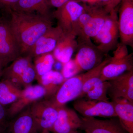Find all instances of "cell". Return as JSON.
Masks as SVG:
<instances>
[{"label":"cell","mask_w":133,"mask_h":133,"mask_svg":"<svg viewBox=\"0 0 133 133\" xmlns=\"http://www.w3.org/2000/svg\"><path fill=\"white\" fill-rule=\"evenodd\" d=\"M63 32L58 26H52L38 38L25 55L33 58L42 54L52 52Z\"/></svg>","instance_id":"15"},{"label":"cell","mask_w":133,"mask_h":133,"mask_svg":"<svg viewBox=\"0 0 133 133\" xmlns=\"http://www.w3.org/2000/svg\"><path fill=\"white\" fill-rule=\"evenodd\" d=\"M37 77L35 66L31 64L27 68L18 79L16 86L18 88L23 86L24 87L31 85V84Z\"/></svg>","instance_id":"26"},{"label":"cell","mask_w":133,"mask_h":133,"mask_svg":"<svg viewBox=\"0 0 133 133\" xmlns=\"http://www.w3.org/2000/svg\"><path fill=\"white\" fill-rule=\"evenodd\" d=\"M32 59L28 55L20 56L14 60L10 65L3 69L2 77L3 79L9 80L16 86L21 76L26 68L32 63Z\"/></svg>","instance_id":"22"},{"label":"cell","mask_w":133,"mask_h":133,"mask_svg":"<svg viewBox=\"0 0 133 133\" xmlns=\"http://www.w3.org/2000/svg\"><path fill=\"white\" fill-rule=\"evenodd\" d=\"M93 14L91 19L78 36H82L91 39L97 35L104 25L109 13L103 7L93 6Z\"/></svg>","instance_id":"19"},{"label":"cell","mask_w":133,"mask_h":133,"mask_svg":"<svg viewBox=\"0 0 133 133\" xmlns=\"http://www.w3.org/2000/svg\"><path fill=\"white\" fill-rule=\"evenodd\" d=\"M122 0H109V2L104 8L105 10L109 13L112 10L116 9L118 5L121 3Z\"/></svg>","instance_id":"31"},{"label":"cell","mask_w":133,"mask_h":133,"mask_svg":"<svg viewBox=\"0 0 133 133\" xmlns=\"http://www.w3.org/2000/svg\"><path fill=\"white\" fill-rule=\"evenodd\" d=\"M119 38L118 16L115 9L109 12L102 28L92 38L97 48L105 55L115 49L119 44Z\"/></svg>","instance_id":"5"},{"label":"cell","mask_w":133,"mask_h":133,"mask_svg":"<svg viewBox=\"0 0 133 133\" xmlns=\"http://www.w3.org/2000/svg\"><path fill=\"white\" fill-rule=\"evenodd\" d=\"M10 28L21 55H25L36 42L52 27V17L9 10Z\"/></svg>","instance_id":"1"},{"label":"cell","mask_w":133,"mask_h":133,"mask_svg":"<svg viewBox=\"0 0 133 133\" xmlns=\"http://www.w3.org/2000/svg\"><path fill=\"white\" fill-rule=\"evenodd\" d=\"M74 109L83 117H117L111 102L79 98L73 104Z\"/></svg>","instance_id":"8"},{"label":"cell","mask_w":133,"mask_h":133,"mask_svg":"<svg viewBox=\"0 0 133 133\" xmlns=\"http://www.w3.org/2000/svg\"><path fill=\"white\" fill-rule=\"evenodd\" d=\"M50 7L47 0H19L9 10L16 12L35 13L43 16L52 17L50 12Z\"/></svg>","instance_id":"20"},{"label":"cell","mask_w":133,"mask_h":133,"mask_svg":"<svg viewBox=\"0 0 133 133\" xmlns=\"http://www.w3.org/2000/svg\"><path fill=\"white\" fill-rule=\"evenodd\" d=\"M57 118L50 132L54 133H70L80 129L81 119L73 109L65 105L57 107Z\"/></svg>","instance_id":"13"},{"label":"cell","mask_w":133,"mask_h":133,"mask_svg":"<svg viewBox=\"0 0 133 133\" xmlns=\"http://www.w3.org/2000/svg\"><path fill=\"white\" fill-rule=\"evenodd\" d=\"M22 92L11 81L3 79L0 81V103L4 106L11 104L20 97Z\"/></svg>","instance_id":"23"},{"label":"cell","mask_w":133,"mask_h":133,"mask_svg":"<svg viewBox=\"0 0 133 133\" xmlns=\"http://www.w3.org/2000/svg\"><path fill=\"white\" fill-rule=\"evenodd\" d=\"M110 61L101 70V81H108L127 72L133 70V53L129 54L127 46L119 43Z\"/></svg>","instance_id":"3"},{"label":"cell","mask_w":133,"mask_h":133,"mask_svg":"<svg viewBox=\"0 0 133 133\" xmlns=\"http://www.w3.org/2000/svg\"><path fill=\"white\" fill-rule=\"evenodd\" d=\"M4 133H40L30 110V106L8 122Z\"/></svg>","instance_id":"16"},{"label":"cell","mask_w":133,"mask_h":133,"mask_svg":"<svg viewBox=\"0 0 133 133\" xmlns=\"http://www.w3.org/2000/svg\"><path fill=\"white\" fill-rule=\"evenodd\" d=\"M19 0H0V9L8 11Z\"/></svg>","instance_id":"30"},{"label":"cell","mask_w":133,"mask_h":133,"mask_svg":"<svg viewBox=\"0 0 133 133\" xmlns=\"http://www.w3.org/2000/svg\"><path fill=\"white\" fill-rule=\"evenodd\" d=\"M117 117L129 133H133V102L123 98L111 99Z\"/></svg>","instance_id":"18"},{"label":"cell","mask_w":133,"mask_h":133,"mask_svg":"<svg viewBox=\"0 0 133 133\" xmlns=\"http://www.w3.org/2000/svg\"><path fill=\"white\" fill-rule=\"evenodd\" d=\"M77 37L73 33L63 32L52 52L55 60L63 65L71 59L77 46Z\"/></svg>","instance_id":"17"},{"label":"cell","mask_w":133,"mask_h":133,"mask_svg":"<svg viewBox=\"0 0 133 133\" xmlns=\"http://www.w3.org/2000/svg\"><path fill=\"white\" fill-rule=\"evenodd\" d=\"M80 129L85 133H129L117 117L101 120L95 117H81Z\"/></svg>","instance_id":"11"},{"label":"cell","mask_w":133,"mask_h":133,"mask_svg":"<svg viewBox=\"0 0 133 133\" xmlns=\"http://www.w3.org/2000/svg\"><path fill=\"white\" fill-rule=\"evenodd\" d=\"M50 6L57 8L62 6L70 0H47Z\"/></svg>","instance_id":"32"},{"label":"cell","mask_w":133,"mask_h":133,"mask_svg":"<svg viewBox=\"0 0 133 133\" xmlns=\"http://www.w3.org/2000/svg\"><path fill=\"white\" fill-rule=\"evenodd\" d=\"M79 3L82 2L84 4L91 6H101L104 7L109 0H74Z\"/></svg>","instance_id":"29"},{"label":"cell","mask_w":133,"mask_h":133,"mask_svg":"<svg viewBox=\"0 0 133 133\" xmlns=\"http://www.w3.org/2000/svg\"><path fill=\"white\" fill-rule=\"evenodd\" d=\"M30 110L40 133L50 131L57 118V108L50 100L44 98L32 103Z\"/></svg>","instance_id":"6"},{"label":"cell","mask_w":133,"mask_h":133,"mask_svg":"<svg viewBox=\"0 0 133 133\" xmlns=\"http://www.w3.org/2000/svg\"><path fill=\"white\" fill-rule=\"evenodd\" d=\"M80 71L74 59H71L66 63L63 65L61 73L65 79L77 75Z\"/></svg>","instance_id":"27"},{"label":"cell","mask_w":133,"mask_h":133,"mask_svg":"<svg viewBox=\"0 0 133 133\" xmlns=\"http://www.w3.org/2000/svg\"><path fill=\"white\" fill-rule=\"evenodd\" d=\"M118 24L121 43L133 48V0H122Z\"/></svg>","instance_id":"10"},{"label":"cell","mask_w":133,"mask_h":133,"mask_svg":"<svg viewBox=\"0 0 133 133\" xmlns=\"http://www.w3.org/2000/svg\"><path fill=\"white\" fill-rule=\"evenodd\" d=\"M20 56L19 46L9 20L0 18V62L4 67Z\"/></svg>","instance_id":"7"},{"label":"cell","mask_w":133,"mask_h":133,"mask_svg":"<svg viewBox=\"0 0 133 133\" xmlns=\"http://www.w3.org/2000/svg\"><path fill=\"white\" fill-rule=\"evenodd\" d=\"M36 79L39 85L42 86L45 91L44 98L50 99L56 94L60 86L66 79L61 72L57 71H50Z\"/></svg>","instance_id":"21"},{"label":"cell","mask_w":133,"mask_h":133,"mask_svg":"<svg viewBox=\"0 0 133 133\" xmlns=\"http://www.w3.org/2000/svg\"><path fill=\"white\" fill-rule=\"evenodd\" d=\"M3 67L4 66L3 65L2 63L0 62V78L2 76L3 70Z\"/></svg>","instance_id":"33"},{"label":"cell","mask_w":133,"mask_h":133,"mask_svg":"<svg viewBox=\"0 0 133 133\" xmlns=\"http://www.w3.org/2000/svg\"><path fill=\"white\" fill-rule=\"evenodd\" d=\"M9 120L7 109L0 103V133H4Z\"/></svg>","instance_id":"28"},{"label":"cell","mask_w":133,"mask_h":133,"mask_svg":"<svg viewBox=\"0 0 133 133\" xmlns=\"http://www.w3.org/2000/svg\"><path fill=\"white\" fill-rule=\"evenodd\" d=\"M34 58L33 65L36 72V78L51 70L56 60L52 52L39 55Z\"/></svg>","instance_id":"24"},{"label":"cell","mask_w":133,"mask_h":133,"mask_svg":"<svg viewBox=\"0 0 133 133\" xmlns=\"http://www.w3.org/2000/svg\"><path fill=\"white\" fill-rule=\"evenodd\" d=\"M84 10L83 5L74 0H70L57 8L52 13V16L56 19L57 26L64 33L74 34L76 22Z\"/></svg>","instance_id":"9"},{"label":"cell","mask_w":133,"mask_h":133,"mask_svg":"<svg viewBox=\"0 0 133 133\" xmlns=\"http://www.w3.org/2000/svg\"><path fill=\"white\" fill-rule=\"evenodd\" d=\"M41 133H54L50 132V131H48V130H44V131H42Z\"/></svg>","instance_id":"34"},{"label":"cell","mask_w":133,"mask_h":133,"mask_svg":"<svg viewBox=\"0 0 133 133\" xmlns=\"http://www.w3.org/2000/svg\"><path fill=\"white\" fill-rule=\"evenodd\" d=\"M70 133H79L78 132V131H74V132H71Z\"/></svg>","instance_id":"35"},{"label":"cell","mask_w":133,"mask_h":133,"mask_svg":"<svg viewBox=\"0 0 133 133\" xmlns=\"http://www.w3.org/2000/svg\"><path fill=\"white\" fill-rule=\"evenodd\" d=\"M45 95V90L40 85L26 87L22 90L20 97L7 109L9 118H13L33 102L44 98Z\"/></svg>","instance_id":"12"},{"label":"cell","mask_w":133,"mask_h":133,"mask_svg":"<svg viewBox=\"0 0 133 133\" xmlns=\"http://www.w3.org/2000/svg\"><path fill=\"white\" fill-rule=\"evenodd\" d=\"M110 59L111 57L107 58L95 68L85 73L77 74L66 79L60 86L55 95L48 99L57 108L65 105L66 103L72 100L78 98L86 81L92 76L101 71Z\"/></svg>","instance_id":"2"},{"label":"cell","mask_w":133,"mask_h":133,"mask_svg":"<svg viewBox=\"0 0 133 133\" xmlns=\"http://www.w3.org/2000/svg\"><path fill=\"white\" fill-rule=\"evenodd\" d=\"M77 53L74 59L81 72L91 70L102 63L105 55L91 38L79 36L77 37Z\"/></svg>","instance_id":"4"},{"label":"cell","mask_w":133,"mask_h":133,"mask_svg":"<svg viewBox=\"0 0 133 133\" xmlns=\"http://www.w3.org/2000/svg\"><path fill=\"white\" fill-rule=\"evenodd\" d=\"M108 94L111 99L123 98L133 102V70L108 81Z\"/></svg>","instance_id":"14"},{"label":"cell","mask_w":133,"mask_h":133,"mask_svg":"<svg viewBox=\"0 0 133 133\" xmlns=\"http://www.w3.org/2000/svg\"><path fill=\"white\" fill-rule=\"evenodd\" d=\"M109 87L108 81H103L101 79L84 97L88 99L109 102V99L107 96Z\"/></svg>","instance_id":"25"}]
</instances>
